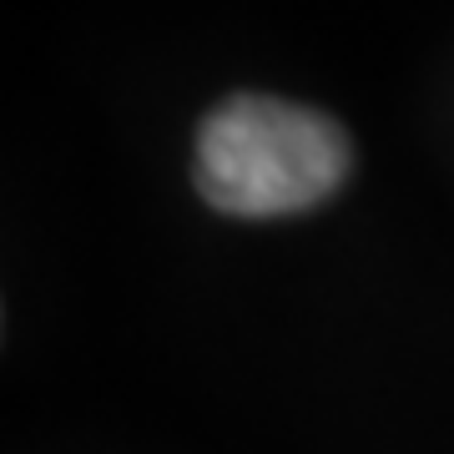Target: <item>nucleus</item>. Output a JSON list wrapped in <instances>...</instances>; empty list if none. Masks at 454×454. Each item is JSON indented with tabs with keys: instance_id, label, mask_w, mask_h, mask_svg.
Wrapping results in <instances>:
<instances>
[{
	"instance_id": "1",
	"label": "nucleus",
	"mask_w": 454,
	"mask_h": 454,
	"mask_svg": "<svg viewBox=\"0 0 454 454\" xmlns=\"http://www.w3.org/2000/svg\"><path fill=\"white\" fill-rule=\"evenodd\" d=\"M343 172V127L293 101L232 97L197 131V187L232 217H288L318 207Z\"/></svg>"
}]
</instances>
